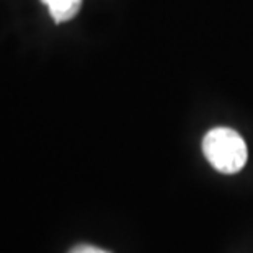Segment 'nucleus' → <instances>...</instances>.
I'll list each match as a JSON object with an SVG mask.
<instances>
[{
    "label": "nucleus",
    "mask_w": 253,
    "mask_h": 253,
    "mask_svg": "<svg viewBox=\"0 0 253 253\" xmlns=\"http://www.w3.org/2000/svg\"><path fill=\"white\" fill-rule=\"evenodd\" d=\"M204 157L220 173L234 175L249 159L244 137L232 127H214L203 139Z\"/></svg>",
    "instance_id": "nucleus-1"
},
{
    "label": "nucleus",
    "mask_w": 253,
    "mask_h": 253,
    "mask_svg": "<svg viewBox=\"0 0 253 253\" xmlns=\"http://www.w3.org/2000/svg\"><path fill=\"white\" fill-rule=\"evenodd\" d=\"M42 3L49 8L51 18L56 23L72 20L82 8L84 0H41Z\"/></svg>",
    "instance_id": "nucleus-2"
},
{
    "label": "nucleus",
    "mask_w": 253,
    "mask_h": 253,
    "mask_svg": "<svg viewBox=\"0 0 253 253\" xmlns=\"http://www.w3.org/2000/svg\"><path fill=\"white\" fill-rule=\"evenodd\" d=\"M69 253H111L105 249H100V247H95V245H87V244H82V245H77L71 249Z\"/></svg>",
    "instance_id": "nucleus-3"
}]
</instances>
